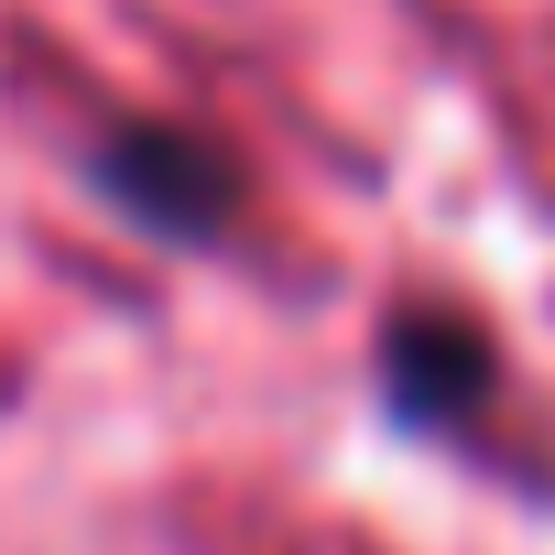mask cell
Segmentation results:
<instances>
[{
    "label": "cell",
    "instance_id": "obj_1",
    "mask_svg": "<svg viewBox=\"0 0 555 555\" xmlns=\"http://www.w3.org/2000/svg\"><path fill=\"white\" fill-rule=\"evenodd\" d=\"M99 175H109L120 207H142V218H164V229H207V218L229 207V175H218L207 153H185L175 131H131Z\"/></svg>",
    "mask_w": 555,
    "mask_h": 555
}]
</instances>
